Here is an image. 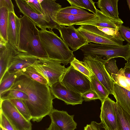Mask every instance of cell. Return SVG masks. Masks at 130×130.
Masks as SVG:
<instances>
[{"instance_id":"cell-1","label":"cell","mask_w":130,"mask_h":130,"mask_svg":"<svg viewBox=\"0 0 130 130\" xmlns=\"http://www.w3.org/2000/svg\"><path fill=\"white\" fill-rule=\"evenodd\" d=\"M13 89L22 91L28 95V100H22L33 121L40 122L49 115L53 109V100L55 98L48 84L41 83L22 75L17 78L8 90Z\"/></svg>"},{"instance_id":"cell-2","label":"cell","mask_w":130,"mask_h":130,"mask_svg":"<svg viewBox=\"0 0 130 130\" xmlns=\"http://www.w3.org/2000/svg\"><path fill=\"white\" fill-rule=\"evenodd\" d=\"M20 19V27L18 51L38 58L47 57L41 43L39 30L36 24L25 15Z\"/></svg>"},{"instance_id":"cell-3","label":"cell","mask_w":130,"mask_h":130,"mask_svg":"<svg viewBox=\"0 0 130 130\" xmlns=\"http://www.w3.org/2000/svg\"><path fill=\"white\" fill-rule=\"evenodd\" d=\"M39 34L42 46L48 57L64 65L73 60L75 57L73 51L52 29H41L39 30Z\"/></svg>"},{"instance_id":"cell-4","label":"cell","mask_w":130,"mask_h":130,"mask_svg":"<svg viewBox=\"0 0 130 130\" xmlns=\"http://www.w3.org/2000/svg\"><path fill=\"white\" fill-rule=\"evenodd\" d=\"M79 49L85 56L105 57L106 60L119 57L127 61L130 58V44L127 43L122 46L89 43Z\"/></svg>"},{"instance_id":"cell-5","label":"cell","mask_w":130,"mask_h":130,"mask_svg":"<svg viewBox=\"0 0 130 130\" xmlns=\"http://www.w3.org/2000/svg\"><path fill=\"white\" fill-rule=\"evenodd\" d=\"M59 61L48 57L39 58L31 66L47 80L50 87L60 82L67 68Z\"/></svg>"},{"instance_id":"cell-6","label":"cell","mask_w":130,"mask_h":130,"mask_svg":"<svg viewBox=\"0 0 130 130\" xmlns=\"http://www.w3.org/2000/svg\"><path fill=\"white\" fill-rule=\"evenodd\" d=\"M107 60L97 56H85L83 59V62L110 94L113 95L115 82L105 66Z\"/></svg>"},{"instance_id":"cell-7","label":"cell","mask_w":130,"mask_h":130,"mask_svg":"<svg viewBox=\"0 0 130 130\" xmlns=\"http://www.w3.org/2000/svg\"><path fill=\"white\" fill-rule=\"evenodd\" d=\"M60 82L67 88L81 94L91 89L89 79L71 65L67 68Z\"/></svg>"},{"instance_id":"cell-8","label":"cell","mask_w":130,"mask_h":130,"mask_svg":"<svg viewBox=\"0 0 130 130\" xmlns=\"http://www.w3.org/2000/svg\"><path fill=\"white\" fill-rule=\"evenodd\" d=\"M1 110L16 130H31L32 124L19 112L9 100L0 101Z\"/></svg>"},{"instance_id":"cell-9","label":"cell","mask_w":130,"mask_h":130,"mask_svg":"<svg viewBox=\"0 0 130 130\" xmlns=\"http://www.w3.org/2000/svg\"><path fill=\"white\" fill-rule=\"evenodd\" d=\"M58 30L61 38L73 52L88 43L86 39L78 32L74 25L67 27L61 26Z\"/></svg>"},{"instance_id":"cell-10","label":"cell","mask_w":130,"mask_h":130,"mask_svg":"<svg viewBox=\"0 0 130 130\" xmlns=\"http://www.w3.org/2000/svg\"><path fill=\"white\" fill-rule=\"evenodd\" d=\"M50 87L55 98L63 101L67 105L82 104L84 100L81 94L67 88L60 82L55 83Z\"/></svg>"},{"instance_id":"cell-11","label":"cell","mask_w":130,"mask_h":130,"mask_svg":"<svg viewBox=\"0 0 130 130\" xmlns=\"http://www.w3.org/2000/svg\"><path fill=\"white\" fill-rule=\"evenodd\" d=\"M114 102L108 97L101 103L100 118L108 130H120L114 108Z\"/></svg>"},{"instance_id":"cell-12","label":"cell","mask_w":130,"mask_h":130,"mask_svg":"<svg viewBox=\"0 0 130 130\" xmlns=\"http://www.w3.org/2000/svg\"><path fill=\"white\" fill-rule=\"evenodd\" d=\"M55 0H39L42 10V14L52 30H59L61 26L57 22L56 16L61 6L56 2Z\"/></svg>"},{"instance_id":"cell-13","label":"cell","mask_w":130,"mask_h":130,"mask_svg":"<svg viewBox=\"0 0 130 130\" xmlns=\"http://www.w3.org/2000/svg\"><path fill=\"white\" fill-rule=\"evenodd\" d=\"M49 116L51 122L60 130H74L77 124L74 120V115H70L65 111L53 109Z\"/></svg>"},{"instance_id":"cell-14","label":"cell","mask_w":130,"mask_h":130,"mask_svg":"<svg viewBox=\"0 0 130 130\" xmlns=\"http://www.w3.org/2000/svg\"><path fill=\"white\" fill-rule=\"evenodd\" d=\"M20 11L32 20L36 26L41 29H50L51 27L42 14H38L32 10L28 5L25 0H15Z\"/></svg>"},{"instance_id":"cell-15","label":"cell","mask_w":130,"mask_h":130,"mask_svg":"<svg viewBox=\"0 0 130 130\" xmlns=\"http://www.w3.org/2000/svg\"><path fill=\"white\" fill-rule=\"evenodd\" d=\"M123 23V22L120 19H116L109 17L98 9L97 13L93 18L83 23L77 24L75 25H86L119 29L120 26Z\"/></svg>"},{"instance_id":"cell-16","label":"cell","mask_w":130,"mask_h":130,"mask_svg":"<svg viewBox=\"0 0 130 130\" xmlns=\"http://www.w3.org/2000/svg\"><path fill=\"white\" fill-rule=\"evenodd\" d=\"M20 53L8 42L6 44H0V81L14 57Z\"/></svg>"},{"instance_id":"cell-17","label":"cell","mask_w":130,"mask_h":130,"mask_svg":"<svg viewBox=\"0 0 130 130\" xmlns=\"http://www.w3.org/2000/svg\"><path fill=\"white\" fill-rule=\"evenodd\" d=\"M79 27L90 32L112 40L123 45L124 40L119 32V29L83 25Z\"/></svg>"},{"instance_id":"cell-18","label":"cell","mask_w":130,"mask_h":130,"mask_svg":"<svg viewBox=\"0 0 130 130\" xmlns=\"http://www.w3.org/2000/svg\"><path fill=\"white\" fill-rule=\"evenodd\" d=\"M20 27V18L15 13L9 12L7 29V42L16 49L19 42Z\"/></svg>"},{"instance_id":"cell-19","label":"cell","mask_w":130,"mask_h":130,"mask_svg":"<svg viewBox=\"0 0 130 130\" xmlns=\"http://www.w3.org/2000/svg\"><path fill=\"white\" fill-rule=\"evenodd\" d=\"M39 58L20 52L14 57L7 71L10 72L20 71L24 68L31 66Z\"/></svg>"},{"instance_id":"cell-20","label":"cell","mask_w":130,"mask_h":130,"mask_svg":"<svg viewBox=\"0 0 130 130\" xmlns=\"http://www.w3.org/2000/svg\"><path fill=\"white\" fill-rule=\"evenodd\" d=\"M95 16L92 13L88 15H76L58 12L56 20L60 25L69 26L87 21L93 18Z\"/></svg>"},{"instance_id":"cell-21","label":"cell","mask_w":130,"mask_h":130,"mask_svg":"<svg viewBox=\"0 0 130 130\" xmlns=\"http://www.w3.org/2000/svg\"><path fill=\"white\" fill-rule=\"evenodd\" d=\"M113 95L118 105L130 114V91L114 82Z\"/></svg>"},{"instance_id":"cell-22","label":"cell","mask_w":130,"mask_h":130,"mask_svg":"<svg viewBox=\"0 0 130 130\" xmlns=\"http://www.w3.org/2000/svg\"><path fill=\"white\" fill-rule=\"evenodd\" d=\"M118 0H99L96 3L97 7L104 14L116 19L119 17L118 10Z\"/></svg>"},{"instance_id":"cell-23","label":"cell","mask_w":130,"mask_h":130,"mask_svg":"<svg viewBox=\"0 0 130 130\" xmlns=\"http://www.w3.org/2000/svg\"><path fill=\"white\" fill-rule=\"evenodd\" d=\"M76 29L78 32L86 39L88 43L92 42L102 44L123 45L112 40L86 30L79 27Z\"/></svg>"},{"instance_id":"cell-24","label":"cell","mask_w":130,"mask_h":130,"mask_svg":"<svg viewBox=\"0 0 130 130\" xmlns=\"http://www.w3.org/2000/svg\"><path fill=\"white\" fill-rule=\"evenodd\" d=\"M113 106L120 130H130V114L115 101Z\"/></svg>"},{"instance_id":"cell-25","label":"cell","mask_w":130,"mask_h":130,"mask_svg":"<svg viewBox=\"0 0 130 130\" xmlns=\"http://www.w3.org/2000/svg\"><path fill=\"white\" fill-rule=\"evenodd\" d=\"M21 75V71L12 72L7 71L0 81V94L9 90L17 78Z\"/></svg>"},{"instance_id":"cell-26","label":"cell","mask_w":130,"mask_h":130,"mask_svg":"<svg viewBox=\"0 0 130 130\" xmlns=\"http://www.w3.org/2000/svg\"><path fill=\"white\" fill-rule=\"evenodd\" d=\"M90 81L91 90L97 93L99 99L102 103L105 99L108 97L110 94L109 92L93 74L91 78Z\"/></svg>"},{"instance_id":"cell-27","label":"cell","mask_w":130,"mask_h":130,"mask_svg":"<svg viewBox=\"0 0 130 130\" xmlns=\"http://www.w3.org/2000/svg\"><path fill=\"white\" fill-rule=\"evenodd\" d=\"M9 12L5 7L0 8V36L7 42V29Z\"/></svg>"},{"instance_id":"cell-28","label":"cell","mask_w":130,"mask_h":130,"mask_svg":"<svg viewBox=\"0 0 130 130\" xmlns=\"http://www.w3.org/2000/svg\"><path fill=\"white\" fill-rule=\"evenodd\" d=\"M22 75H24L41 83L48 85L46 79L31 66L24 68L21 71Z\"/></svg>"},{"instance_id":"cell-29","label":"cell","mask_w":130,"mask_h":130,"mask_svg":"<svg viewBox=\"0 0 130 130\" xmlns=\"http://www.w3.org/2000/svg\"><path fill=\"white\" fill-rule=\"evenodd\" d=\"M111 76L116 84L130 91V78L125 76L123 68H121L117 74H112Z\"/></svg>"},{"instance_id":"cell-30","label":"cell","mask_w":130,"mask_h":130,"mask_svg":"<svg viewBox=\"0 0 130 130\" xmlns=\"http://www.w3.org/2000/svg\"><path fill=\"white\" fill-rule=\"evenodd\" d=\"M0 101L11 100L15 99L26 100L28 99L27 95L24 92L16 90H11L0 94Z\"/></svg>"},{"instance_id":"cell-31","label":"cell","mask_w":130,"mask_h":130,"mask_svg":"<svg viewBox=\"0 0 130 130\" xmlns=\"http://www.w3.org/2000/svg\"><path fill=\"white\" fill-rule=\"evenodd\" d=\"M70 63L75 69L86 76L90 80L93 74L84 62L79 60L74 57Z\"/></svg>"},{"instance_id":"cell-32","label":"cell","mask_w":130,"mask_h":130,"mask_svg":"<svg viewBox=\"0 0 130 130\" xmlns=\"http://www.w3.org/2000/svg\"><path fill=\"white\" fill-rule=\"evenodd\" d=\"M19 112L27 120L30 121L32 118L27 107L23 100L15 99L10 100Z\"/></svg>"},{"instance_id":"cell-33","label":"cell","mask_w":130,"mask_h":130,"mask_svg":"<svg viewBox=\"0 0 130 130\" xmlns=\"http://www.w3.org/2000/svg\"><path fill=\"white\" fill-rule=\"evenodd\" d=\"M58 12L62 13L76 15H88L91 14L83 9L72 6L61 8Z\"/></svg>"},{"instance_id":"cell-34","label":"cell","mask_w":130,"mask_h":130,"mask_svg":"<svg viewBox=\"0 0 130 130\" xmlns=\"http://www.w3.org/2000/svg\"><path fill=\"white\" fill-rule=\"evenodd\" d=\"M95 3L92 0H80V8L87 9L96 15L98 9L95 5Z\"/></svg>"},{"instance_id":"cell-35","label":"cell","mask_w":130,"mask_h":130,"mask_svg":"<svg viewBox=\"0 0 130 130\" xmlns=\"http://www.w3.org/2000/svg\"><path fill=\"white\" fill-rule=\"evenodd\" d=\"M116 61L114 58H112L107 60L105 64L106 69L110 75L112 74H117L119 71L116 64Z\"/></svg>"},{"instance_id":"cell-36","label":"cell","mask_w":130,"mask_h":130,"mask_svg":"<svg viewBox=\"0 0 130 130\" xmlns=\"http://www.w3.org/2000/svg\"><path fill=\"white\" fill-rule=\"evenodd\" d=\"M26 1L30 8L37 13L42 14V10L39 0H28Z\"/></svg>"},{"instance_id":"cell-37","label":"cell","mask_w":130,"mask_h":130,"mask_svg":"<svg viewBox=\"0 0 130 130\" xmlns=\"http://www.w3.org/2000/svg\"><path fill=\"white\" fill-rule=\"evenodd\" d=\"M0 126L8 130H16L5 115L0 110Z\"/></svg>"},{"instance_id":"cell-38","label":"cell","mask_w":130,"mask_h":130,"mask_svg":"<svg viewBox=\"0 0 130 130\" xmlns=\"http://www.w3.org/2000/svg\"><path fill=\"white\" fill-rule=\"evenodd\" d=\"M119 32L122 38L130 44V28L121 25L119 28Z\"/></svg>"},{"instance_id":"cell-39","label":"cell","mask_w":130,"mask_h":130,"mask_svg":"<svg viewBox=\"0 0 130 130\" xmlns=\"http://www.w3.org/2000/svg\"><path fill=\"white\" fill-rule=\"evenodd\" d=\"M81 94L84 100L85 101H89L92 100L99 99V97L97 93L91 89Z\"/></svg>"},{"instance_id":"cell-40","label":"cell","mask_w":130,"mask_h":130,"mask_svg":"<svg viewBox=\"0 0 130 130\" xmlns=\"http://www.w3.org/2000/svg\"><path fill=\"white\" fill-rule=\"evenodd\" d=\"M5 7L9 12L15 13L14 5L11 0H0V8Z\"/></svg>"},{"instance_id":"cell-41","label":"cell","mask_w":130,"mask_h":130,"mask_svg":"<svg viewBox=\"0 0 130 130\" xmlns=\"http://www.w3.org/2000/svg\"><path fill=\"white\" fill-rule=\"evenodd\" d=\"M90 125L92 130H108L101 122L98 123L92 121Z\"/></svg>"},{"instance_id":"cell-42","label":"cell","mask_w":130,"mask_h":130,"mask_svg":"<svg viewBox=\"0 0 130 130\" xmlns=\"http://www.w3.org/2000/svg\"><path fill=\"white\" fill-rule=\"evenodd\" d=\"M46 130H60L54 123L51 122L49 127Z\"/></svg>"},{"instance_id":"cell-43","label":"cell","mask_w":130,"mask_h":130,"mask_svg":"<svg viewBox=\"0 0 130 130\" xmlns=\"http://www.w3.org/2000/svg\"><path fill=\"white\" fill-rule=\"evenodd\" d=\"M123 69L125 76L127 78H130V68L125 66Z\"/></svg>"},{"instance_id":"cell-44","label":"cell","mask_w":130,"mask_h":130,"mask_svg":"<svg viewBox=\"0 0 130 130\" xmlns=\"http://www.w3.org/2000/svg\"><path fill=\"white\" fill-rule=\"evenodd\" d=\"M84 130H92L90 124H87L84 127Z\"/></svg>"},{"instance_id":"cell-45","label":"cell","mask_w":130,"mask_h":130,"mask_svg":"<svg viewBox=\"0 0 130 130\" xmlns=\"http://www.w3.org/2000/svg\"><path fill=\"white\" fill-rule=\"evenodd\" d=\"M125 67H127L130 68V58L127 61V62L125 63Z\"/></svg>"},{"instance_id":"cell-46","label":"cell","mask_w":130,"mask_h":130,"mask_svg":"<svg viewBox=\"0 0 130 130\" xmlns=\"http://www.w3.org/2000/svg\"><path fill=\"white\" fill-rule=\"evenodd\" d=\"M127 2L128 6L129 9L130 10V0H127Z\"/></svg>"},{"instance_id":"cell-47","label":"cell","mask_w":130,"mask_h":130,"mask_svg":"<svg viewBox=\"0 0 130 130\" xmlns=\"http://www.w3.org/2000/svg\"><path fill=\"white\" fill-rule=\"evenodd\" d=\"M1 130H8L7 129L4 128L2 126H0Z\"/></svg>"}]
</instances>
